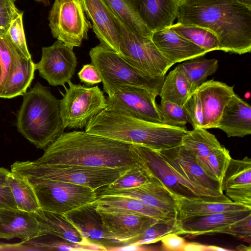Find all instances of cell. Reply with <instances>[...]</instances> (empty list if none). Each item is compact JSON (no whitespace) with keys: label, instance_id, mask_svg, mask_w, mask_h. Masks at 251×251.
Returning <instances> with one entry per match:
<instances>
[{"label":"cell","instance_id":"cell-37","mask_svg":"<svg viewBox=\"0 0 251 251\" xmlns=\"http://www.w3.org/2000/svg\"><path fill=\"white\" fill-rule=\"evenodd\" d=\"M177 231V220L171 219L159 220L152 224L142 233L122 242L123 246L128 245H144L160 241L165 235L176 233Z\"/></svg>","mask_w":251,"mask_h":251},{"label":"cell","instance_id":"cell-24","mask_svg":"<svg viewBox=\"0 0 251 251\" xmlns=\"http://www.w3.org/2000/svg\"><path fill=\"white\" fill-rule=\"evenodd\" d=\"M98 211L105 227L122 244L142 233L158 221L141 214Z\"/></svg>","mask_w":251,"mask_h":251},{"label":"cell","instance_id":"cell-35","mask_svg":"<svg viewBox=\"0 0 251 251\" xmlns=\"http://www.w3.org/2000/svg\"><path fill=\"white\" fill-rule=\"evenodd\" d=\"M179 35L200 48L210 52L219 50V42L216 35L208 29L202 27L186 25L177 23L171 26Z\"/></svg>","mask_w":251,"mask_h":251},{"label":"cell","instance_id":"cell-45","mask_svg":"<svg viewBox=\"0 0 251 251\" xmlns=\"http://www.w3.org/2000/svg\"><path fill=\"white\" fill-rule=\"evenodd\" d=\"M224 234L230 235L238 240H241L250 244L251 214L230 225L225 230Z\"/></svg>","mask_w":251,"mask_h":251},{"label":"cell","instance_id":"cell-36","mask_svg":"<svg viewBox=\"0 0 251 251\" xmlns=\"http://www.w3.org/2000/svg\"><path fill=\"white\" fill-rule=\"evenodd\" d=\"M137 156L139 160L138 163L128 169L113 182L102 188L109 190L133 188L155 178L142 160Z\"/></svg>","mask_w":251,"mask_h":251},{"label":"cell","instance_id":"cell-23","mask_svg":"<svg viewBox=\"0 0 251 251\" xmlns=\"http://www.w3.org/2000/svg\"><path fill=\"white\" fill-rule=\"evenodd\" d=\"M132 147L153 176L175 196L201 199L180 183L157 151L139 144H132Z\"/></svg>","mask_w":251,"mask_h":251},{"label":"cell","instance_id":"cell-16","mask_svg":"<svg viewBox=\"0 0 251 251\" xmlns=\"http://www.w3.org/2000/svg\"><path fill=\"white\" fill-rule=\"evenodd\" d=\"M46 234L35 213L18 208L0 209V239L25 242Z\"/></svg>","mask_w":251,"mask_h":251},{"label":"cell","instance_id":"cell-14","mask_svg":"<svg viewBox=\"0 0 251 251\" xmlns=\"http://www.w3.org/2000/svg\"><path fill=\"white\" fill-rule=\"evenodd\" d=\"M95 201L63 215L91 244L105 251L122 247L104 226Z\"/></svg>","mask_w":251,"mask_h":251},{"label":"cell","instance_id":"cell-31","mask_svg":"<svg viewBox=\"0 0 251 251\" xmlns=\"http://www.w3.org/2000/svg\"><path fill=\"white\" fill-rule=\"evenodd\" d=\"M7 180L18 209L30 213H36L40 209L33 187L22 176L10 171Z\"/></svg>","mask_w":251,"mask_h":251},{"label":"cell","instance_id":"cell-9","mask_svg":"<svg viewBox=\"0 0 251 251\" xmlns=\"http://www.w3.org/2000/svg\"><path fill=\"white\" fill-rule=\"evenodd\" d=\"M110 11L120 36L119 54L149 76H165L172 65L159 51L151 38L134 33L112 11Z\"/></svg>","mask_w":251,"mask_h":251},{"label":"cell","instance_id":"cell-13","mask_svg":"<svg viewBox=\"0 0 251 251\" xmlns=\"http://www.w3.org/2000/svg\"><path fill=\"white\" fill-rule=\"evenodd\" d=\"M156 97L144 88L125 87L107 98L106 107L141 120L162 124Z\"/></svg>","mask_w":251,"mask_h":251},{"label":"cell","instance_id":"cell-25","mask_svg":"<svg viewBox=\"0 0 251 251\" xmlns=\"http://www.w3.org/2000/svg\"><path fill=\"white\" fill-rule=\"evenodd\" d=\"M217 128L223 131L228 137L250 135L251 106L235 94L225 107Z\"/></svg>","mask_w":251,"mask_h":251},{"label":"cell","instance_id":"cell-28","mask_svg":"<svg viewBox=\"0 0 251 251\" xmlns=\"http://www.w3.org/2000/svg\"><path fill=\"white\" fill-rule=\"evenodd\" d=\"M176 198L177 204V223L193 217L225 211L251 210V208L233 201H210L179 196Z\"/></svg>","mask_w":251,"mask_h":251},{"label":"cell","instance_id":"cell-18","mask_svg":"<svg viewBox=\"0 0 251 251\" xmlns=\"http://www.w3.org/2000/svg\"><path fill=\"white\" fill-rule=\"evenodd\" d=\"M151 39L172 66L176 63L204 56L208 52L179 35L171 26L152 32Z\"/></svg>","mask_w":251,"mask_h":251},{"label":"cell","instance_id":"cell-6","mask_svg":"<svg viewBox=\"0 0 251 251\" xmlns=\"http://www.w3.org/2000/svg\"><path fill=\"white\" fill-rule=\"evenodd\" d=\"M129 168L41 165L33 161H26L14 162L11 166V171L41 179L71 183L97 190L113 182Z\"/></svg>","mask_w":251,"mask_h":251},{"label":"cell","instance_id":"cell-19","mask_svg":"<svg viewBox=\"0 0 251 251\" xmlns=\"http://www.w3.org/2000/svg\"><path fill=\"white\" fill-rule=\"evenodd\" d=\"M251 214V210L230 211L189 218L177 223L178 235L194 237L223 233L233 223Z\"/></svg>","mask_w":251,"mask_h":251},{"label":"cell","instance_id":"cell-46","mask_svg":"<svg viewBox=\"0 0 251 251\" xmlns=\"http://www.w3.org/2000/svg\"><path fill=\"white\" fill-rule=\"evenodd\" d=\"M9 172L4 168L0 167V209L17 208L7 180Z\"/></svg>","mask_w":251,"mask_h":251},{"label":"cell","instance_id":"cell-52","mask_svg":"<svg viewBox=\"0 0 251 251\" xmlns=\"http://www.w3.org/2000/svg\"><path fill=\"white\" fill-rule=\"evenodd\" d=\"M246 5L251 6V0H237Z\"/></svg>","mask_w":251,"mask_h":251},{"label":"cell","instance_id":"cell-34","mask_svg":"<svg viewBox=\"0 0 251 251\" xmlns=\"http://www.w3.org/2000/svg\"><path fill=\"white\" fill-rule=\"evenodd\" d=\"M112 11L134 33L151 38L152 32L140 18L130 0H104Z\"/></svg>","mask_w":251,"mask_h":251},{"label":"cell","instance_id":"cell-4","mask_svg":"<svg viewBox=\"0 0 251 251\" xmlns=\"http://www.w3.org/2000/svg\"><path fill=\"white\" fill-rule=\"evenodd\" d=\"M16 126L18 131L38 149H44L64 132L60 100L37 82L23 95Z\"/></svg>","mask_w":251,"mask_h":251},{"label":"cell","instance_id":"cell-48","mask_svg":"<svg viewBox=\"0 0 251 251\" xmlns=\"http://www.w3.org/2000/svg\"><path fill=\"white\" fill-rule=\"evenodd\" d=\"M78 75L80 81L87 85H93L101 82L98 71L92 64L83 65Z\"/></svg>","mask_w":251,"mask_h":251},{"label":"cell","instance_id":"cell-44","mask_svg":"<svg viewBox=\"0 0 251 251\" xmlns=\"http://www.w3.org/2000/svg\"><path fill=\"white\" fill-rule=\"evenodd\" d=\"M0 62L2 75L0 80V93L13 67V58L10 43L4 36H0Z\"/></svg>","mask_w":251,"mask_h":251},{"label":"cell","instance_id":"cell-15","mask_svg":"<svg viewBox=\"0 0 251 251\" xmlns=\"http://www.w3.org/2000/svg\"><path fill=\"white\" fill-rule=\"evenodd\" d=\"M98 196L117 195L140 200L177 220V204L176 196L156 178L137 187L121 189H99Z\"/></svg>","mask_w":251,"mask_h":251},{"label":"cell","instance_id":"cell-54","mask_svg":"<svg viewBox=\"0 0 251 251\" xmlns=\"http://www.w3.org/2000/svg\"><path fill=\"white\" fill-rule=\"evenodd\" d=\"M1 75H2L1 67L0 62V80L1 79Z\"/></svg>","mask_w":251,"mask_h":251},{"label":"cell","instance_id":"cell-17","mask_svg":"<svg viewBox=\"0 0 251 251\" xmlns=\"http://www.w3.org/2000/svg\"><path fill=\"white\" fill-rule=\"evenodd\" d=\"M196 90L202 106L203 128H217L225 107L235 94L234 86L212 79L203 82Z\"/></svg>","mask_w":251,"mask_h":251},{"label":"cell","instance_id":"cell-38","mask_svg":"<svg viewBox=\"0 0 251 251\" xmlns=\"http://www.w3.org/2000/svg\"><path fill=\"white\" fill-rule=\"evenodd\" d=\"M231 158L229 151L221 146L211 152L206 159L203 169L211 177L219 182L222 188Z\"/></svg>","mask_w":251,"mask_h":251},{"label":"cell","instance_id":"cell-10","mask_svg":"<svg viewBox=\"0 0 251 251\" xmlns=\"http://www.w3.org/2000/svg\"><path fill=\"white\" fill-rule=\"evenodd\" d=\"M60 100V117L64 127L82 128L88 122L107 106L103 93L98 86L88 87L68 82Z\"/></svg>","mask_w":251,"mask_h":251},{"label":"cell","instance_id":"cell-5","mask_svg":"<svg viewBox=\"0 0 251 251\" xmlns=\"http://www.w3.org/2000/svg\"><path fill=\"white\" fill-rule=\"evenodd\" d=\"M92 64L98 71L108 97L130 86L145 89L159 96L165 76L152 77L130 64L119 53L100 44L89 51Z\"/></svg>","mask_w":251,"mask_h":251},{"label":"cell","instance_id":"cell-51","mask_svg":"<svg viewBox=\"0 0 251 251\" xmlns=\"http://www.w3.org/2000/svg\"><path fill=\"white\" fill-rule=\"evenodd\" d=\"M237 249L238 250L241 251H251V246L250 245L249 247H248L244 245H240L237 247Z\"/></svg>","mask_w":251,"mask_h":251},{"label":"cell","instance_id":"cell-32","mask_svg":"<svg viewBox=\"0 0 251 251\" xmlns=\"http://www.w3.org/2000/svg\"><path fill=\"white\" fill-rule=\"evenodd\" d=\"M190 94L188 81L176 67L165 76L159 96L161 101H168L183 106Z\"/></svg>","mask_w":251,"mask_h":251},{"label":"cell","instance_id":"cell-33","mask_svg":"<svg viewBox=\"0 0 251 251\" xmlns=\"http://www.w3.org/2000/svg\"><path fill=\"white\" fill-rule=\"evenodd\" d=\"M218 66L216 59H206L201 56L185 61L176 67L188 81L192 93L208 76L216 73Z\"/></svg>","mask_w":251,"mask_h":251},{"label":"cell","instance_id":"cell-40","mask_svg":"<svg viewBox=\"0 0 251 251\" xmlns=\"http://www.w3.org/2000/svg\"><path fill=\"white\" fill-rule=\"evenodd\" d=\"M23 12L12 23L5 38L27 59H32L26 45L23 23Z\"/></svg>","mask_w":251,"mask_h":251},{"label":"cell","instance_id":"cell-8","mask_svg":"<svg viewBox=\"0 0 251 251\" xmlns=\"http://www.w3.org/2000/svg\"><path fill=\"white\" fill-rule=\"evenodd\" d=\"M18 174L32 186L40 209L46 211L63 214L93 202L98 197L97 190L89 187Z\"/></svg>","mask_w":251,"mask_h":251},{"label":"cell","instance_id":"cell-26","mask_svg":"<svg viewBox=\"0 0 251 251\" xmlns=\"http://www.w3.org/2000/svg\"><path fill=\"white\" fill-rule=\"evenodd\" d=\"M10 44L13 52V67L0 93V98H2L11 99L23 95L30 86L36 70L32 59L26 58Z\"/></svg>","mask_w":251,"mask_h":251},{"label":"cell","instance_id":"cell-27","mask_svg":"<svg viewBox=\"0 0 251 251\" xmlns=\"http://www.w3.org/2000/svg\"><path fill=\"white\" fill-rule=\"evenodd\" d=\"M95 202L97 210L100 211L141 214L158 221L174 219L139 200L129 197L103 195L99 196Z\"/></svg>","mask_w":251,"mask_h":251},{"label":"cell","instance_id":"cell-39","mask_svg":"<svg viewBox=\"0 0 251 251\" xmlns=\"http://www.w3.org/2000/svg\"><path fill=\"white\" fill-rule=\"evenodd\" d=\"M158 108L163 124L177 128H186L188 120L182 106L168 101H161Z\"/></svg>","mask_w":251,"mask_h":251},{"label":"cell","instance_id":"cell-49","mask_svg":"<svg viewBox=\"0 0 251 251\" xmlns=\"http://www.w3.org/2000/svg\"><path fill=\"white\" fill-rule=\"evenodd\" d=\"M207 251V246L196 243H186L183 251Z\"/></svg>","mask_w":251,"mask_h":251},{"label":"cell","instance_id":"cell-50","mask_svg":"<svg viewBox=\"0 0 251 251\" xmlns=\"http://www.w3.org/2000/svg\"><path fill=\"white\" fill-rule=\"evenodd\" d=\"M207 251H227L229 250L216 246H207Z\"/></svg>","mask_w":251,"mask_h":251},{"label":"cell","instance_id":"cell-22","mask_svg":"<svg viewBox=\"0 0 251 251\" xmlns=\"http://www.w3.org/2000/svg\"><path fill=\"white\" fill-rule=\"evenodd\" d=\"M140 18L152 32L171 26L180 0H130Z\"/></svg>","mask_w":251,"mask_h":251},{"label":"cell","instance_id":"cell-29","mask_svg":"<svg viewBox=\"0 0 251 251\" xmlns=\"http://www.w3.org/2000/svg\"><path fill=\"white\" fill-rule=\"evenodd\" d=\"M46 235H51L67 241L89 246L96 251H105L89 243L62 214L40 209L35 213Z\"/></svg>","mask_w":251,"mask_h":251},{"label":"cell","instance_id":"cell-20","mask_svg":"<svg viewBox=\"0 0 251 251\" xmlns=\"http://www.w3.org/2000/svg\"><path fill=\"white\" fill-rule=\"evenodd\" d=\"M84 12L100 45L119 53L120 36L116 23L104 0H81Z\"/></svg>","mask_w":251,"mask_h":251},{"label":"cell","instance_id":"cell-42","mask_svg":"<svg viewBox=\"0 0 251 251\" xmlns=\"http://www.w3.org/2000/svg\"><path fill=\"white\" fill-rule=\"evenodd\" d=\"M183 107L188 123L194 128H203L204 117L202 104L198 91L191 93Z\"/></svg>","mask_w":251,"mask_h":251},{"label":"cell","instance_id":"cell-21","mask_svg":"<svg viewBox=\"0 0 251 251\" xmlns=\"http://www.w3.org/2000/svg\"><path fill=\"white\" fill-rule=\"evenodd\" d=\"M223 191L232 201L251 208V159L231 158L225 175Z\"/></svg>","mask_w":251,"mask_h":251},{"label":"cell","instance_id":"cell-53","mask_svg":"<svg viewBox=\"0 0 251 251\" xmlns=\"http://www.w3.org/2000/svg\"><path fill=\"white\" fill-rule=\"evenodd\" d=\"M35 1H38V2H43L45 4H47L48 0H35Z\"/></svg>","mask_w":251,"mask_h":251},{"label":"cell","instance_id":"cell-47","mask_svg":"<svg viewBox=\"0 0 251 251\" xmlns=\"http://www.w3.org/2000/svg\"><path fill=\"white\" fill-rule=\"evenodd\" d=\"M160 241L163 250L169 251H183L186 244L184 239L178 234L171 232L163 236Z\"/></svg>","mask_w":251,"mask_h":251},{"label":"cell","instance_id":"cell-30","mask_svg":"<svg viewBox=\"0 0 251 251\" xmlns=\"http://www.w3.org/2000/svg\"><path fill=\"white\" fill-rule=\"evenodd\" d=\"M181 145L195 156L202 168L209 154L222 146L215 136L203 128L189 130L183 136Z\"/></svg>","mask_w":251,"mask_h":251},{"label":"cell","instance_id":"cell-43","mask_svg":"<svg viewBox=\"0 0 251 251\" xmlns=\"http://www.w3.org/2000/svg\"><path fill=\"white\" fill-rule=\"evenodd\" d=\"M15 0H0V36H5L13 21L23 12L17 9Z\"/></svg>","mask_w":251,"mask_h":251},{"label":"cell","instance_id":"cell-7","mask_svg":"<svg viewBox=\"0 0 251 251\" xmlns=\"http://www.w3.org/2000/svg\"><path fill=\"white\" fill-rule=\"evenodd\" d=\"M178 181L201 199L230 202L219 182L211 177L198 162L195 156L181 145L157 151Z\"/></svg>","mask_w":251,"mask_h":251},{"label":"cell","instance_id":"cell-2","mask_svg":"<svg viewBox=\"0 0 251 251\" xmlns=\"http://www.w3.org/2000/svg\"><path fill=\"white\" fill-rule=\"evenodd\" d=\"M132 146L86 131L63 132L33 161L41 165L130 168L139 160Z\"/></svg>","mask_w":251,"mask_h":251},{"label":"cell","instance_id":"cell-1","mask_svg":"<svg viewBox=\"0 0 251 251\" xmlns=\"http://www.w3.org/2000/svg\"><path fill=\"white\" fill-rule=\"evenodd\" d=\"M177 23L209 30L219 50L243 54L251 50V6L237 0H180Z\"/></svg>","mask_w":251,"mask_h":251},{"label":"cell","instance_id":"cell-41","mask_svg":"<svg viewBox=\"0 0 251 251\" xmlns=\"http://www.w3.org/2000/svg\"><path fill=\"white\" fill-rule=\"evenodd\" d=\"M28 246L35 248L36 250L51 251H96L94 248L76 243H72L63 239L39 240L37 238L25 242Z\"/></svg>","mask_w":251,"mask_h":251},{"label":"cell","instance_id":"cell-11","mask_svg":"<svg viewBox=\"0 0 251 251\" xmlns=\"http://www.w3.org/2000/svg\"><path fill=\"white\" fill-rule=\"evenodd\" d=\"M49 20L53 37L72 48L80 47L92 28L84 14L81 0H55Z\"/></svg>","mask_w":251,"mask_h":251},{"label":"cell","instance_id":"cell-3","mask_svg":"<svg viewBox=\"0 0 251 251\" xmlns=\"http://www.w3.org/2000/svg\"><path fill=\"white\" fill-rule=\"evenodd\" d=\"M85 131L160 151L180 145L189 130L141 120L106 107L88 122Z\"/></svg>","mask_w":251,"mask_h":251},{"label":"cell","instance_id":"cell-12","mask_svg":"<svg viewBox=\"0 0 251 251\" xmlns=\"http://www.w3.org/2000/svg\"><path fill=\"white\" fill-rule=\"evenodd\" d=\"M70 47L59 40L42 48L40 61L35 64L40 76L52 86H65L71 81L77 65V58Z\"/></svg>","mask_w":251,"mask_h":251}]
</instances>
